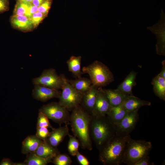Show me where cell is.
Returning a JSON list of instances; mask_svg holds the SVG:
<instances>
[{
	"label": "cell",
	"mask_w": 165,
	"mask_h": 165,
	"mask_svg": "<svg viewBox=\"0 0 165 165\" xmlns=\"http://www.w3.org/2000/svg\"><path fill=\"white\" fill-rule=\"evenodd\" d=\"M70 114L69 125L74 136L79 140L83 149L92 150V141L90 134L91 115L80 105L74 108Z\"/></svg>",
	"instance_id": "cell-1"
},
{
	"label": "cell",
	"mask_w": 165,
	"mask_h": 165,
	"mask_svg": "<svg viewBox=\"0 0 165 165\" xmlns=\"http://www.w3.org/2000/svg\"><path fill=\"white\" fill-rule=\"evenodd\" d=\"M130 138V134L114 135L99 150V161L105 165L122 163L126 145Z\"/></svg>",
	"instance_id": "cell-2"
},
{
	"label": "cell",
	"mask_w": 165,
	"mask_h": 165,
	"mask_svg": "<svg viewBox=\"0 0 165 165\" xmlns=\"http://www.w3.org/2000/svg\"><path fill=\"white\" fill-rule=\"evenodd\" d=\"M90 134L92 141L98 150L116 134L115 128L106 116H91Z\"/></svg>",
	"instance_id": "cell-3"
},
{
	"label": "cell",
	"mask_w": 165,
	"mask_h": 165,
	"mask_svg": "<svg viewBox=\"0 0 165 165\" xmlns=\"http://www.w3.org/2000/svg\"><path fill=\"white\" fill-rule=\"evenodd\" d=\"M82 72L88 74L92 84L98 87L106 86L114 81L113 75L108 67L97 60L83 67Z\"/></svg>",
	"instance_id": "cell-4"
},
{
	"label": "cell",
	"mask_w": 165,
	"mask_h": 165,
	"mask_svg": "<svg viewBox=\"0 0 165 165\" xmlns=\"http://www.w3.org/2000/svg\"><path fill=\"white\" fill-rule=\"evenodd\" d=\"M152 148L150 141L135 140L130 138L126 145L122 163L134 165L142 158L148 156Z\"/></svg>",
	"instance_id": "cell-5"
},
{
	"label": "cell",
	"mask_w": 165,
	"mask_h": 165,
	"mask_svg": "<svg viewBox=\"0 0 165 165\" xmlns=\"http://www.w3.org/2000/svg\"><path fill=\"white\" fill-rule=\"evenodd\" d=\"M49 118L61 126L62 124L70 123L69 111L59 102H53L43 105L39 110Z\"/></svg>",
	"instance_id": "cell-6"
},
{
	"label": "cell",
	"mask_w": 165,
	"mask_h": 165,
	"mask_svg": "<svg viewBox=\"0 0 165 165\" xmlns=\"http://www.w3.org/2000/svg\"><path fill=\"white\" fill-rule=\"evenodd\" d=\"M67 79L64 75H58L55 69L50 68L44 70L39 76L32 79V82L34 85L59 90L62 89Z\"/></svg>",
	"instance_id": "cell-7"
},
{
	"label": "cell",
	"mask_w": 165,
	"mask_h": 165,
	"mask_svg": "<svg viewBox=\"0 0 165 165\" xmlns=\"http://www.w3.org/2000/svg\"><path fill=\"white\" fill-rule=\"evenodd\" d=\"M62 90L58 102L61 105L70 111L80 105L83 94L75 89L67 80Z\"/></svg>",
	"instance_id": "cell-8"
},
{
	"label": "cell",
	"mask_w": 165,
	"mask_h": 165,
	"mask_svg": "<svg viewBox=\"0 0 165 165\" xmlns=\"http://www.w3.org/2000/svg\"><path fill=\"white\" fill-rule=\"evenodd\" d=\"M160 18L158 22L152 26L147 27V29L155 35L157 38L156 45V54L165 56V13L161 9Z\"/></svg>",
	"instance_id": "cell-9"
},
{
	"label": "cell",
	"mask_w": 165,
	"mask_h": 165,
	"mask_svg": "<svg viewBox=\"0 0 165 165\" xmlns=\"http://www.w3.org/2000/svg\"><path fill=\"white\" fill-rule=\"evenodd\" d=\"M138 110L129 112L115 128L116 135L130 134L134 129L139 119Z\"/></svg>",
	"instance_id": "cell-10"
},
{
	"label": "cell",
	"mask_w": 165,
	"mask_h": 165,
	"mask_svg": "<svg viewBox=\"0 0 165 165\" xmlns=\"http://www.w3.org/2000/svg\"><path fill=\"white\" fill-rule=\"evenodd\" d=\"M61 91L39 84L34 85L32 95L35 99L46 102L53 98H59Z\"/></svg>",
	"instance_id": "cell-11"
},
{
	"label": "cell",
	"mask_w": 165,
	"mask_h": 165,
	"mask_svg": "<svg viewBox=\"0 0 165 165\" xmlns=\"http://www.w3.org/2000/svg\"><path fill=\"white\" fill-rule=\"evenodd\" d=\"M111 106L102 90V87H98L95 104L91 115L94 116H106Z\"/></svg>",
	"instance_id": "cell-12"
},
{
	"label": "cell",
	"mask_w": 165,
	"mask_h": 165,
	"mask_svg": "<svg viewBox=\"0 0 165 165\" xmlns=\"http://www.w3.org/2000/svg\"><path fill=\"white\" fill-rule=\"evenodd\" d=\"M98 87L92 84L90 88L84 94L80 105L91 115L95 104Z\"/></svg>",
	"instance_id": "cell-13"
},
{
	"label": "cell",
	"mask_w": 165,
	"mask_h": 165,
	"mask_svg": "<svg viewBox=\"0 0 165 165\" xmlns=\"http://www.w3.org/2000/svg\"><path fill=\"white\" fill-rule=\"evenodd\" d=\"M10 22L13 28L23 32L30 31L35 29L30 18L25 15H13Z\"/></svg>",
	"instance_id": "cell-14"
},
{
	"label": "cell",
	"mask_w": 165,
	"mask_h": 165,
	"mask_svg": "<svg viewBox=\"0 0 165 165\" xmlns=\"http://www.w3.org/2000/svg\"><path fill=\"white\" fill-rule=\"evenodd\" d=\"M69 134L68 125L60 126L57 128H53L52 129L46 141L53 147L57 148Z\"/></svg>",
	"instance_id": "cell-15"
},
{
	"label": "cell",
	"mask_w": 165,
	"mask_h": 165,
	"mask_svg": "<svg viewBox=\"0 0 165 165\" xmlns=\"http://www.w3.org/2000/svg\"><path fill=\"white\" fill-rule=\"evenodd\" d=\"M35 153L52 162L53 159L60 152L57 148L52 146L46 141H42Z\"/></svg>",
	"instance_id": "cell-16"
},
{
	"label": "cell",
	"mask_w": 165,
	"mask_h": 165,
	"mask_svg": "<svg viewBox=\"0 0 165 165\" xmlns=\"http://www.w3.org/2000/svg\"><path fill=\"white\" fill-rule=\"evenodd\" d=\"M102 90L112 106H116L122 104L125 100L130 96L117 89L102 88Z\"/></svg>",
	"instance_id": "cell-17"
},
{
	"label": "cell",
	"mask_w": 165,
	"mask_h": 165,
	"mask_svg": "<svg viewBox=\"0 0 165 165\" xmlns=\"http://www.w3.org/2000/svg\"><path fill=\"white\" fill-rule=\"evenodd\" d=\"M128 113V112L121 104L116 106H112L106 116L110 122L114 127Z\"/></svg>",
	"instance_id": "cell-18"
},
{
	"label": "cell",
	"mask_w": 165,
	"mask_h": 165,
	"mask_svg": "<svg viewBox=\"0 0 165 165\" xmlns=\"http://www.w3.org/2000/svg\"><path fill=\"white\" fill-rule=\"evenodd\" d=\"M122 105L125 109L129 112L139 110L141 107L144 106H150L151 103L148 101L141 100L133 95L127 97Z\"/></svg>",
	"instance_id": "cell-19"
},
{
	"label": "cell",
	"mask_w": 165,
	"mask_h": 165,
	"mask_svg": "<svg viewBox=\"0 0 165 165\" xmlns=\"http://www.w3.org/2000/svg\"><path fill=\"white\" fill-rule=\"evenodd\" d=\"M42 141L35 135L28 136L22 142V153L28 154L35 152Z\"/></svg>",
	"instance_id": "cell-20"
},
{
	"label": "cell",
	"mask_w": 165,
	"mask_h": 165,
	"mask_svg": "<svg viewBox=\"0 0 165 165\" xmlns=\"http://www.w3.org/2000/svg\"><path fill=\"white\" fill-rule=\"evenodd\" d=\"M137 73L134 71H131L124 81L118 86L117 89L130 96L134 95L132 89L136 82L135 79Z\"/></svg>",
	"instance_id": "cell-21"
},
{
	"label": "cell",
	"mask_w": 165,
	"mask_h": 165,
	"mask_svg": "<svg viewBox=\"0 0 165 165\" xmlns=\"http://www.w3.org/2000/svg\"><path fill=\"white\" fill-rule=\"evenodd\" d=\"M67 82L77 90L83 94L90 88L92 85L90 79L80 77L75 79H67Z\"/></svg>",
	"instance_id": "cell-22"
},
{
	"label": "cell",
	"mask_w": 165,
	"mask_h": 165,
	"mask_svg": "<svg viewBox=\"0 0 165 165\" xmlns=\"http://www.w3.org/2000/svg\"><path fill=\"white\" fill-rule=\"evenodd\" d=\"M81 60L82 57L80 56H72L66 62L68 71L76 78L81 77L84 74L81 69Z\"/></svg>",
	"instance_id": "cell-23"
},
{
	"label": "cell",
	"mask_w": 165,
	"mask_h": 165,
	"mask_svg": "<svg viewBox=\"0 0 165 165\" xmlns=\"http://www.w3.org/2000/svg\"><path fill=\"white\" fill-rule=\"evenodd\" d=\"M152 84L155 95L160 99L165 100V79L159 74L152 79Z\"/></svg>",
	"instance_id": "cell-24"
},
{
	"label": "cell",
	"mask_w": 165,
	"mask_h": 165,
	"mask_svg": "<svg viewBox=\"0 0 165 165\" xmlns=\"http://www.w3.org/2000/svg\"><path fill=\"white\" fill-rule=\"evenodd\" d=\"M51 163L50 161L37 155L35 152L27 154L24 162L25 165H46Z\"/></svg>",
	"instance_id": "cell-25"
},
{
	"label": "cell",
	"mask_w": 165,
	"mask_h": 165,
	"mask_svg": "<svg viewBox=\"0 0 165 165\" xmlns=\"http://www.w3.org/2000/svg\"><path fill=\"white\" fill-rule=\"evenodd\" d=\"M69 140L68 145V150L69 154L72 156H75L80 145L79 142L76 137L70 135H68Z\"/></svg>",
	"instance_id": "cell-26"
},
{
	"label": "cell",
	"mask_w": 165,
	"mask_h": 165,
	"mask_svg": "<svg viewBox=\"0 0 165 165\" xmlns=\"http://www.w3.org/2000/svg\"><path fill=\"white\" fill-rule=\"evenodd\" d=\"M52 163L55 165H70L72 161L68 155L60 153L54 158Z\"/></svg>",
	"instance_id": "cell-27"
},
{
	"label": "cell",
	"mask_w": 165,
	"mask_h": 165,
	"mask_svg": "<svg viewBox=\"0 0 165 165\" xmlns=\"http://www.w3.org/2000/svg\"><path fill=\"white\" fill-rule=\"evenodd\" d=\"M30 4L16 1L13 15L26 16Z\"/></svg>",
	"instance_id": "cell-28"
},
{
	"label": "cell",
	"mask_w": 165,
	"mask_h": 165,
	"mask_svg": "<svg viewBox=\"0 0 165 165\" xmlns=\"http://www.w3.org/2000/svg\"><path fill=\"white\" fill-rule=\"evenodd\" d=\"M37 127H45L52 129L53 128L50 123L48 117L40 112H38Z\"/></svg>",
	"instance_id": "cell-29"
},
{
	"label": "cell",
	"mask_w": 165,
	"mask_h": 165,
	"mask_svg": "<svg viewBox=\"0 0 165 165\" xmlns=\"http://www.w3.org/2000/svg\"><path fill=\"white\" fill-rule=\"evenodd\" d=\"M46 17L43 14L37 11L33 14L30 18L35 28Z\"/></svg>",
	"instance_id": "cell-30"
},
{
	"label": "cell",
	"mask_w": 165,
	"mask_h": 165,
	"mask_svg": "<svg viewBox=\"0 0 165 165\" xmlns=\"http://www.w3.org/2000/svg\"><path fill=\"white\" fill-rule=\"evenodd\" d=\"M52 2V0H45L38 7V11L42 13L47 17L51 8Z\"/></svg>",
	"instance_id": "cell-31"
},
{
	"label": "cell",
	"mask_w": 165,
	"mask_h": 165,
	"mask_svg": "<svg viewBox=\"0 0 165 165\" xmlns=\"http://www.w3.org/2000/svg\"><path fill=\"white\" fill-rule=\"evenodd\" d=\"M50 132L48 128L45 127H37L36 136L43 141H46Z\"/></svg>",
	"instance_id": "cell-32"
},
{
	"label": "cell",
	"mask_w": 165,
	"mask_h": 165,
	"mask_svg": "<svg viewBox=\"0 0 165 165\" xmlns=\"http://www.w3.org/2000/svg\"><path fill=\"white\" fill-rule=\"evenodd\" d=\"M75 156L78 161L80 165H89L90 164V163L88 160L79 151L76 153Z\"/></svg>",
	"instance_id": "cell-33"
},
{
	"label": "cell",
	"mask_w": 165,
	"mask_h": 165,
	"mask_svg": "<svg viewBox=\"0 0 165 165\" xmlns=\"http://www.w3.org/2000/svg\"><path fill=\"white\" fill-rule=\"evenodd\" d=\"M9 0H0V13L8 11L9 9Z\"/></svg>",
	"instance_id": "cell-34"
},
{
	"label": "cell",
	"mask_w": 165,
	"mask_h": 165,
	"mask_svg": "<svg viewBox=\"0 0 165 165\" xmlns=\"http://www.w3.org/2000/svg\"><path fill=\"white\" fill-rule=\"evenodd\" d=\"M154 165V163H151L150 158L148 156H145L136 163L134 165Z\"/></svg>",
	"instance_id": "cell-35"
},
{
	"label": "cell",
	"mask_w": 165,
	"mask_h": 165,
	"mask_svg": "<svg viewBox=\"0 0 165 165\" xmlns=\"http://www.w3.org/2000/svg\"><path fill=\"white\" fill-rule=\"evenodd\" d=\"M38 7L30 3L28 9L26 16L30 17L34 13L38 11Z\"/></svg>",
	"instance_id": "cell-36"
},
{
	"label": "cell",
	"mask_w": 165,
	"mask_h": 165,
	"mask_svg": "<svg viewBox=\"0 0 165 165\" xmlns=\"http://www.w3.org/2000/svg\"><path fill=\"white\" fill-rule=\"evenodd\" d=\"M0 165H15L9 159H3L0 162Z\"/></svg>",
	"instance_id": "cell-37"
},
{
	"label": "cell",
	"mask_w": 165,
	"mask_h": 165,
	"mask_svg": "<svg viewBox=\"0 0 165 165\" xmlns=\"http://www.w3.org/2000/svg\"><path fill=\"white\" fill-rule=\"evenodd\" d=\"M162 68L161 72L159 73V75L165 79V61L163 60L162 62Z\"/></svg>",
	"instance_id": "cell-38"
},
{
	"label": "cell",
	"mask_w": 165,
	"mask_h": 165,
	"mask_svg": "<svg viewBox=\"0 0 165 165\" xmlns=\"http://www.w3.org/2000/svg\"><path fill=\"white\" fill-rule=\"evenodd\" d=\"M45 0H33L31 3L37 7H39Z\"/></svg>",
	"instance_id": "cell-39"
},
{
	"label": "cell",
	"mask_w": 165,
	"mask_h": 165,
	"mask_svg": "<svg viewBox=\"0 0 165 165\" xmlns=\"http://www.w3.org/2000/svg\"><path fill=\"white\" fill-rule=\"evenodd\" d=\"M33 0H16L17 1L27 3H31Z\"/></svg>",
	"instance_id": "cell-40"
}]
</instances>
